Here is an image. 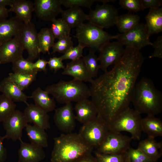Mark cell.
Returning a JSON list of instances; mask_svg holds the SVG:
<instances>
[{
	"mask_svg": "<svg viewBox=\"0 0 162 162\" xmlns=\"http://www.w3.org/2000/svg\"><path fill=\"white\" fill-rule=\"evenodd\" d=\"M20 141L18 151L19 162H39L45 157L43 148L31 143Z\"/></svg>",
	"mask_w": 162,
	"mask_h": 162,
	"instance_id": "19",
	"label": "cell"
},
{
	"mask_svg": "<svg viewBox=\"0 0 162 162\" xmlns=\"http://www.w3.org/2000/svg\"><path fill=\"white\" fill-rule=\"evenodd\" d=\"M29 98L33 99L35 105L47 112L55 110L56 104L54 98H51L46 91L40 87L32 92Z\"/></svg>",
	"mask_w": 162,
	"mask_h": 162,
	"instance_id": "26",
	"label": "cell"
},
{
	"mask_svg": "<svg viewBox=\"0 0 162 162\" xmlns=\"http://www.w3.org/2000/svg\"><path fill=\"white\" fill-rule=\"evenodd\" d=\"M24 23L16 16L0 20V40L4 43L20 36Z\"/></svg>",
	"mask_w": 162,
	"mask_h": 162,
	"instance_id": "18",
	"label": "cell"
},
{
	"mask_svg": "<svg viewBox=\"0 0 162 162\" xmlns=\"http://www.w3.org/2000/svg\"><path fill=\"white\" fill-rule=\"evenodd\" d=\"M140 18L136 14L131 13L126 14L118 16L115 25L121 33L130 30L139 23Z\"/></svg>",
	"mask_w": 162,
	"mask_h": 162,
	"instance_id": "30",
	"label": "cell"
},
{
	"mask_svg": "<svg viewBox=\"0 0 162 162\" xmlns=\"http://www.w3.org/2000/svg\"><path fill=\"white\" fill-rule=\"evenodd\" d=\"M14 1V0H0V7L6 8L7 6L10 7Z\"/></svg>",
	"mask_w": 162,
	"mask_h": 162,
	"instance_id": "50",
	"label": "cell"
},
{
	"mask_svg": "<svg viewBox=\"0 0 162 162\" xmlns=\"http://www.w3.org/2000/svg\"><path fill=\"white\" fill-rule=\"evenodd\" d=\"M98 162H126L125 153L121 154H105L94 152Z\"/></svg>",
	"mask_w": 162,
	"mask_h": 162,
	"instance_id": "39",
	"label": "cell"
},
{
	"mask_svg": "<svg viewBox=\"0 0 162 162\" xmlns=\"http://www.w3.org/2000/svg\"><path fill=\"white\" fill-rule=\"evenodd\" d=\"M72 162H98L95 157L92 154H88L75 160Z\"/></svg>",
	"mask_w": 162,
	"mask_h": 162,
	"instance_id": "48",
	"label": "cell"
},
{
	"mask_svg": "<svg viewBox=\"0 0 162 162\" xmlns=\"http://www.w3.org/2000/svg\"><path fill=\"white\" fill-rule=\"evenodd\" d=\"M62 74L73 77L74 79L91 82L93 79L88 71L82 58L67 63Z\"/></svg>",
	"mask_w": 162,
	"mask_h": 162,
	"instance_id": "20",
	"label": "cell"
},
{
	"mask_svg": "<svg viewBox=\"0 0 162 162\" xmlns=\"http://www.w3.org/2000/svg\"><path fill=\"white\" fill-rule=\"evenodd\" d=\"M28 123L45 130L50 127L49 116L47 112L33 104H28L23 112Z\"/></svg>",
	"mask_w": 162,
	"mask_h": 162,
	"instance_id": "17",
	"label": "cell"
},
{
	"mask_svg": "<svg viewBox=\"0 0 162 162\" xmlns=\"http://www.w3.org/2000/svg\"><path fill=\"white\" fill-rule=\"evenodd\" d=\"M24 50L19 36L4 43L0 48V64L12 63L23 56Z\"/></svg>",
	"mask_w": 162,
	"mask_h": 162,
	"instance_id": "16",
	"label": "cell"
},
{
	"mask_svg": "<svg viewBox=\"0 0 162 162\" xmlns=\"http://www.w3.org/2000/svg\"><path fill=\"white\" fill-rule=\"evenodd\" d=\"M142 10L147 8H160L162 5V0H140Z\"/></svg>",
	"mask_w": 162,
	"mask_h": 162,
	"instance_id": "45",
	"label": "cell"
},
{
	"mask_svg": "<svg viewBox=\"0 0 162 162\" xmlns=\"http://www.w3.org/2000/svg\"><path fill=\"white\" fill-rule=\"evenodd\" d=\"M131 102L140 114L155 116L162 110V93L150 79L143 77L135 85Z\"/></svg>",
	"mask_w": 162,
	"mask_h": 162,
	"instance_id": "3",
	"label": "cell"
},
{
	"mask_svg": "<svg viewBox=\"0 0 162 162\" xmlns=\"http://www.w3.org/2000/svg\"><path fill=\"white\" fill-rule=\"evenodd\" d=\"M74 109L76 119L83 124L92 120L98 115L94 104L92 100L88 99L76 102Z\"/></svg>",
	"mask_w": 162,
	"mask_h": 162,
	"instance_id": "21",
	"label": "cell"
},
{
	"mask_svg": "<svg viewBox=\"0 0 162 162\" xmlns=\"http://www.w3.org/2000/svg\"><path fill=\"white\" fill-rule=\"evenodd\" d=\"M140 114L135 110L129 108L121 113L110 124V131L118 133H130L132 139H140L142 132Z\"/></svg>",
	"mask_w": 162,
	"mask_h": 162,
	"instance_id": "6",
	"label": "cell"
},
{
	"mask_svg": "<svg viewBox=\"0 0 162 162\" xmlns=\"http://www.w3.org/2000/svg\"><path fill=\"white\" fill-rule=\"evenodd\" d=\"M84 48L79 44L77 46L70 48L60 57L62 61L65 60H70L71 61L78 60L82 57L83 50Z\"/></svg>",
	"mask_w": 162,
	"mask_h": 162,
	"instance_id": "40",
	"label": "cell"
},
{
	"mask_svg": "<svg viewBox=\"0 0 162 162\" xmlns=\"http://www.w3.org/2000/svg\"><path fill=\"white\" fill-rule=\"evenodd\" d=\"M152 46L154 49V52L148 58H162V36L158 37L156 40L152 43Z\"/></svg>",
	"mask_w": 162,
	"mask_h": 162,
	"instance_id": "44",
	"label": "cell"
},
{
	"mask_svg": "<svg viewBox=\"0 0 162 162\" xmlns=\"http://www.w3.org/2000/svg\"><path fill=\"white\" fill-rule=\"evenodd\" d=\"M131 137L120 133L110 131L102 142L97 148V152L102 154H121L130 148Z\"/></svg>",
	"mask_w": 162,
	"mask_h": 162,
	"instance_id": "9",
	"label": "cell"
},
{
	"mask_svg": "<svg viewBox=\"0 0 162 162\" xmlns=\"http://www.w3.org/2000/svg\"><path fill=\"white\" fill-rule=\"evenodd\" d=\"M51 22L50 28L55 39L70 36L71 28L62 18L55 19Z\"/></svg>",
	"mask_w": 162,
	"mask_h": 162,
	"instance_id": "33",
	"label": "cell"
},
{
	"mask_svg": "<svg viewBox=\"0 0 162 162\" xmlns=\"http://www.w3.org/2000/svg\"><path fill=\"white\" fill-rule=\"evenodd\" d=\"M45 90L52 95L59 103L77 102L91 97L90 88L83 82L73 79L68 81L61 80L47 86Z\"/></svg>",
	"mask_w": 162,
	"mask_h": 162,
	"instance_id": "4",
	"label": "cell"
},
{
	"mask_svg": "<svg viewBox=\"0 0 162 162\" xmlns=\"http://www.w3.org/2000/svg\"><path fill=\"white\" fill-rule=\"evenodd\" d=\"M25 128L31 143L43 148L48 147V137L44 130L28 124Z\"/></svg>",
	"mask_w": 162,
	"mask_h": 162,
	"instance_id": "29",
	"label": "cell"
},
{
	"mask_svg": "<svg viewBox=\"0 0 162 162\" xmlns=\"http://www.w3.org/2000/svg\"><path fill=\"white\" fill-rule=\"evenodd\" d=\"M0 91L14 102H22L27 105V96L15 83L7 77L0 83Z\"/></svg>",
	"mask_w": 162,
	"mask_h": 162,
	"instance_id": "22",
	"label": "cell"
},
{
	"mask_svg": "<svg viewBox=\"0 0 162 162\" xmlns=\"http://www.w3.org/2000/svg\"><path fill=\"white\" fill-rule=\"evenodd\" d=\"M61 14L62 18L71 28L77 27L87 20V15L80 8H71L62 10Z\"/></svg>",
	"mask_w": 162,
	"mask_h": 162,
	"instance_id": "27",
	"label": "cell"
},
{
	"mask_svg": "<svg viewBox=\"0 0 162 162\" xmlns=\"http://www.w3.org/2000/svg\"><path fill=\"white\" fill-rule=\"evenodd\" d=\"M113 35L103 29L89 22L83 23L76 28V38L79 44L88 47L90 51L100 52L103 47L113 39Z\"/></svg>",
	"mask_w": 162,
	"mask_h": 162,
	"instance_id": "5",
	"label": "cell"
},
{
	"mask_svg": "<svg viewBox=\"0 0 162 162\" xmlns=\"http://www.w3.org/2000/svg\"><path fill=\"white\" fill-rule=\"evenodd\" d=\"M118 16L117 9L113 5L104 3L97 4L87 15L88 22L103 29L115 25Z\"/></svg>",
	"mask_w": 162,
	"mask_h": 162,
	"instance_id": "10",
	"label": "cell"
},
{
	"mask_svg": "<svg viewBox=\"0 0 162 162\" xmlns=\"http://www.w3.org/2000/svg\"><path fill=\"white\" fill-rule=\"evenodd\" d=\"M126 162H157L146 156L138 148H130L125 153Z\"/></svg>",
	"mask_w": 162,
	"mask_h": 162,
	"instance_id": "37",
	"label": "cell"
},
{
	"mask_svg": "<svg viewBox=\"0 0 162 162\" xmlns=\"http://www.w3.org/2000/svg\"><path fill=\"white\" fill-rule=\"evenodd\" d=\"M145 58L140 50L125 47L120 61L91 82L92 101L100 116L110 125L130 107Z\"/></svg>",
	"mask_w": 162,
	"mask_h": 162,
	"instance_id": "1",
	"label": "cell"
},
{
	"mask_svg": "<svg viewBox=\"0 0 162 162\" xmlns=\"http://www.w3.org/2000/svg\"><path fill=\"white\" fill-rule=\"evenodd\" d=\"M38 39L40 53H48L50 55V50L53 46L55 39L50 28L46 27L41 29L38 33Z\"/></svg>",
	"mask_w": 162,
	"mask_h": 162,
	"instance_id": "31",
	"label": "cell"
},
{
	"mask_svg": "<svg viewBox=\"0 0 162 162\" xmlns=\"http://www.w3.org/2000/svg\"><path fill=\"white\" fill-rule=\"evenodd\" d=\"M20 37L24 50L28 54V59L32 62L39 58L38 33L31 22L24 24Z\"/></svg>",
	"mask_w": 162,
	"mask_h": 162,
	"instance_id": "12",
	"label": "cell"
},
{
	"mask_svg": "<svg viewBox=\"0 0 162 162\" xmlns=\"http://www.w3.org/2000/svg\"><path fill=\"white\" fill-rule=\"evenodd\" d=\"M16 105L3 94L0 95V122H3L16 110Z\"/></svg>",
	"mask_w": 162,
	"mask_h": 162,
	"instance_id": "34",
	"label": "cell"
},
{
	"mask_svg": "<svg viewBox=\"0 0 162 162\" xmlns=\"http://www.w3.org/2000/svg\"><path fill=\"white\" fill-rule=\"evenodd\" d=\"M161 142H157L154 138L148 137L139 142L137 148L150 158L157 160L161 155Z\"/></svg>",
	"mask_w": 162,
	"mask_h": 162,
	"instance_id": "28",
	"label": "cell"
},
{
	"mask_svg": "<svg viewBox=\"0 0 162 162\" xmlns=\"http://www.w3.org/2000/svg\"><path fill=\"white\" fill-rule=\"evenodd\" d=\"M73 45L72 38L70 36L61 38L55 42L52 47V53L58 52L64 54L73 46Z\"/></svg>",
	"mask_w": 162,
	"mask_h": 162,
	"instance_id": "38",
	"label": "cell"
},
{
	"mask_svg": "<svg viewBox=\"0 0 162 162\" xmlns=\"http://www.w3.org/2000/svg\"><path fill=\"white\" fill-rule=\"evenodd\" d=\"M4 140L3 137L0 136V162H4L7 156V149L3 144Z\"/></svg>",
	"mask_w": 162,
	"mask_h": 162,
	"instance_id": "47",
	"label": "cell"
},
{
	"mask_svg": "<svg viewBox=\"0 0 162 162\" xmlns=\"http://www.w3.org/2000/svg\"><path fill=\"white\" fill-rule=\"evenodd\" d=\"M83 124L79 133L84 140L94 148H97L102 142L110 131L108 124L98 115Z\"/></svg>",
	"mask_w": 162,
	"mask_h": 162,
	"instance_id": "7",
	"label": "cell"
},
{
	"mask_svg": "<svg viewBox=\"0 0 162 162\" xmlns=\"http://www.w3.org/2000/svg\"><path fill=\"white\" fill-rule=\"evenodd\" d=\"M51 162H72L92 154L94 148L87 143L79 133L62 134L54 139Z\"/></svg>",
	"mask_w": 162,
	"mask_h": 162,
	"instance_id": "2",
	"label": "cell"
},
{
	"mask_svg": "<svg viewBox=\"0 0 162 162\" xmlns=\"http://www.w3.org/2000/svg\"><path fill=\"white\" fill-rule=\"evenodd\" d=\"M3 43L4 42L0 40V48L1 47V46H2V45L3 44Z\"/></svg>",
	"mask_w": 162,
	"mask_h": 162,
	"instance_id": "51",
	"label": "cell"
},
{
	"mask_svg": "<svg viewBox=\"0 0 162 162\" xmlns=\"http://www.w3.org/2000/svg\"><path fill=\"white\" fill-rule=\"evenodd\" d=\"M33 63L27 58H25L23 56L21 57L12 63L13 72L29 73L37 71L33 68Z\"/></svg>",
	"mask_w": 162,
	"mask_h": 162,
	"instance_id": "36",
	"label": "cell"
},
{
	"mask_svg": "<svg viewBox=\"0 0 162 162\" xmlns=\"http://www.w3.org/2000/svg\"><path fill=\"white\" fill-rule=\"evenodd\" d=\"M9 12V9L6 8L0 7V20L6 19Z\"/></svg>",
	"mask_w": 162,
	"mask_h": 162,
	"instance_id": "49",
	"label": "cell"
},
{
	"mask_svg": "<svg viewBox=\"0 0 162 162\" xmlns=\"http://www.w3.org/2000/svg\"><path fill=\"white\" fill-rule=\"evenodd\" d=\"M9 12H13L16 16L24 24L31 22L32 14L34 11V4L28 0H14L9 9Z\"/></svg>",
	"mask_w": 162,
	"mask_h": 162,
	"instance_id": "23",
	"label": "cell"
},
{
	"mask_svg": "<svg viewBox=\"0 0 162 162\" xmlns=\"http://www.w3.org/2000/svg\"><path fill=\"white\" fill-rule=\"evenodd\" d=\"M34 4L37 16L44 21H51L56 19L63 10L62 0H35Z\"/></svg>",
	"mask_w": 162,
	"mask_h": 162,
	"instance_id": "14",
	"label": "cell"
},
{
	"mask_svg": "<svg viewBox=\"0 0 162 162\" xmlns=\"http://www.w3.org/2000/svg\"><path fill=\"white\" fill-rule=\"evenodd\" d=\"M94 0H62V5L67 8L85 7L90 8Z\"/></svg>",
	"mask_w": 162,
	"mask_h": 162,
	"instance_id": "41",
	"label": "cell"
},
{
	"mask_svg": "<svg viewBox=\"0 0 162 162\" xmlns=\"http://www.w3.org/2000/svg\"><path fill=\"white\" fill-rule=\"evenodd\" d=\"M38 72L29 73H10L7 77L22 91L36 80Z\"/></svg>",
	"mask_w": 162,
	"mask_h": 162,
	"instance_id": "32",
	"label": "cell"
},
{
	"mask_svg": "<svg viewBox=\"0 0 162 162\" xmlns=\"http://www.w3.org/2000/svg\"><path fill=\"white\" fill-rule=\"evenodd\" d=\"M141 126L142 132L148 137L155 138L162 136V121L155 116L147 115L142 118Z\"/></svg>",
	"mask_w": 162,
	"mask_h": 162,
	"instance_id": "24",
	"label": "cell"
},
{
	"mask_svg": "<svg viewBox=\"0 0 162 162\" xmlns=\"http://www.w3.org/2000/svg\"><path fill=\"white\" fill-rule=\"evenodd\" d=\"M54 123L60 130L68 133H71L75 125L76 116L71 103H68L55 110Z\"/></svg>",
	"mask_w": 162,
	"mask_h": 162,
	"instance_id": "15",
	"label": "cell"
},
{
	"mask_svg": "<svg viewBox=\"0 0 162 162\" xmlns=\"http://www.w3.org/2000/svg\"><path fill=\"white\" fill-rule=\"evenodd\" d=\"M119 4L122 8L129 11L136 12L142 10L140 0H120Z\"/></svg>",
	"mask_w": 162,
	"mask_h": 162,
	"instance_id": "42",
	"label": "cell"
},
{
	"mask_svg": "<svg viewBox=\"0 0 162 162\" xmlns=\"http://www.w3.org/2000/svg\"><path fill=\"white\" fill-rule=\"evenodd\" d=\"M2 123L5 131L4 139L14 142L21 140L22 130L28 124L23 112L18 110H16Z\"/></svg>",
	"mask_w": 162,
	"mask_h": 162,
	"instance_id": "11",
	"label": "cell"
},
{
	"mask_svg": "<svg viewBox=\"0 0 162 162\" xmlns=\"http://www.w3.org/2000/svg\"><path fill=\"white\" fill-rule=\"evenodd\" d=\"M47 64V61L44 59H41L39 58L37 61L33 63V67L35 70L38 72L43 71L46 72V65Z\"/></svg>",
	"mask_w": 162,
	"mask_h": 162,
	"instance_id": "46",
	"label": "cell"
},
{
	"mask_svg": "<svg viewBox=\"0 0 162 162\" xmlns=\"http://www.w3.org/2000/svg\"><path fill=\"white\" fill-rule=\"evenodd\" d=\"M82 58L89 74L93 79L96 77L100 69L98 57L95 52L90 51L89 53Z\"/></svg>",
	"mask_w": 162,
	"mask_h": 162,
	"instance_id": "35",
	"label": "cell"
},
{
	"mask_svg": "<svg viewBox=\"0 0 162 162\" xmlns=\"http://www.w3.org/2000/svg\"><path fill=\"white\" fill-rule=\"evenodd\" d=\"M145 24L149 36L162 31V8L150 9L146 16Z\"/></svg>",
	"mask_w": 162,
	"mask_h": 162,
	"instance_id": "25",
	"label": "cell"
},
{
	"mask_svg": "<svg viewBox=\"0 0 162 162\" xmlns=\"http://www.w3.org/2000/svg\"><path fill=\"white\" fill-rule=\"evenodd\" d=\"M145 24L139 22L135 27L125 32L113 35V39L117 40L125 47L140 50L148 45L152 46L150 40Z\"/></svg>",
	"mask_w": 162,
	"mask_h": 162,
	"instance_id": "8",
	"label": "cell"
},
{
	"mask_svg": "<svg viewBox=\"0 0 162 162\" xmlns=\"http://www.w3.org/2000/svg\"><path fill=\"white\" fill-rule=\"evenodd\" d=\"M124 51L123 46L117 41L106 44L99 52L100 69L104 72L107 71L110 66L115 65L120 61Z\"/></svg>",
	"mask_w": 162,
	"mask_h": 162,
	"instance_id": "13",
	"label": "cell"
},
{
	"mask_svg": "<svg viewBox=\"0 0 162 162\" xmlns=\"http://www.w3.org/2000/svg\"><path fill=\"white\" fill-rule=\"evenodd\" d=\"M60 57H53L50 58L47 61V64L50 70H54V72H56L60 69H64L65 66L64 65Z\"/></svg>",
	"mask_w": 162,
	"mask_h": 162,
	"instance_id": "43",
	"label": "cell"
}]
</instances>
